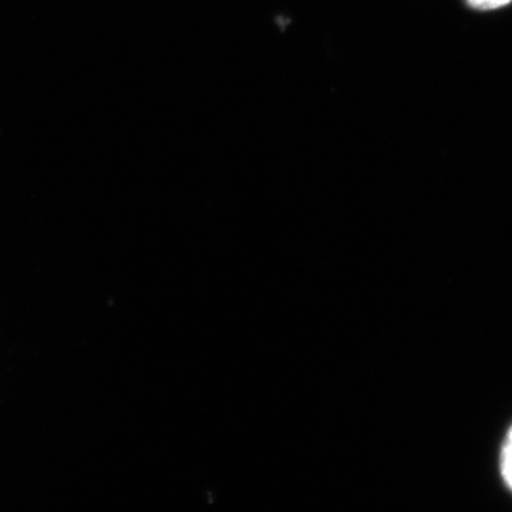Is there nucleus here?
Wrapping results in <instances>:
<instances>
[{
	"instance_id": "f03ea898",
	"label": "nucleus",
	"mask_w": 512,
	"mask_h": 512,
	"mask_svg": "<svg viewBox=\"0 0 512 512\" xmlns=\"http://www.w3.org/2000/svg\"><path fill=\"white\" fill-rule=\"evenodd\" d=\"M512 0H467L468 5L477 10H495L510 5Z\"/></svg>"
},
{
	"instance_id": "f257e3e1",
	"label": "nucleus",
	"mask_w": 512,
	"mask_h": 512,
	"mask_svg": "<svg viewBox=\"0 0 512 512\" xmlns=\"http://www.w3.org/2000/svg\"><path fill=\"white\" fill-rule=\"evenodd\" d=\"M501 473H503L505 484L510 487L512 491V427L508 431L507 440L503 447V454H501Z\"/></svg>"
}]
</instances>
